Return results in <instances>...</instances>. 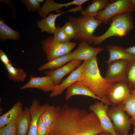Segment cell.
Segmentation results:
<instances>
[{"label":"cell","mask_w":135,"mask_h":135,"mask_svg":"<svg viewBox=\"0 0 135 135\" xmlns=\"http://www.w3.org/2000/svg\"><path fill=\"white\" fill-rule=\"evenodd\" d=\"M126 82L131 90L135 87V60L128 62Z\"/></svg>","instance_id":"cell-28"},{"label":"cell","mask_w":135,"mask_h":135,"mask_svg":"<svg viewBox=\"0 0 135 135\" xmlns=\"http://www.w3.org/2000/svg\"><path fill=\"white\" fill-rule=\"evenodd\" d=\"M49 105L47 104L40 105L36 99L32 101V104L28 107L31 114V121L27 135H37L38 119Z\"/></svg>","instance_id":"cell-15"},{"label":"cell","mask_w":135,"mask_h":135,"mask_svg":"<svg viewBox=\"0 0 135 135\" xmlns=\"http://www.w3.org/2000/svg\"><path fill=\"white\" fill-rule=\"evenodd\" d=\"M131 89L126 82L113 84L108 95L111 106H116L123 102L131 94Z\"/></svg>","instance_id":"cell-10"},{"label":"cell","mask_w":135,"mask_h":135,"mask_svg":"<svg viewBox=\"0 0 135 135\" xmlns=\"http://www.w3.org/2000/svg\"><path fill=\"white\" fill-rule=\"evenodd\" d=\"M74 59L73 52L54 58L42 64L37 69L39 71L48 69L52 70L60 68L65 65L66 63Z\"/></svg>","instance_id":"cell-20"},{"label":"cell","mask_w":135,"mask_h":135,"mask_svg":"<svg viewBox=\"0 0 135 135\" xmlns=\"http://www.w3.org/2000/svg\"><path fill=\"white\" fill-rule=\"evenodd\" d=\"M68 20L72 24L76 32L74 39L85 41L89 44L93 43V35L96 28L103 22L94 18L82 16L77 18L70 16Z\"/></svg>","instance_id":"cell-4"},{"label":"cell","mask_w":135,"mask_h":135,"mask_svg":"<svg viewBox=\"0 0 135 135\" xmlns=\"http://www.w3.org/2000/svg\"><path fill=\"white\" fill-rule=\"evenodd\" d=\"M128 62L120 60L108 64L104 79L111 83L126 82V73Z\"/></svg>","instance_id":"cell-8"},{"label":"cell","mask_w":135,"mask_h":135,"mask_svg":"<svg viewBox=\"0 0 135 135\" xmlns=\"http://www.w3.org/2000/svg\"><path fill=\"white\" fill-rule=\"evenodd\" d=\"M85 62V61H84L81 65L71 72L68 76L61 83L55 86L54 90L50 94V97L52 98L61 95L65 90L72 84L78 81L80 78Z\"/></svg>","instance_id":"cell-13"},{"label":"cell","mask_w":135,"mask_h":135,"mask_svg":"<svg viewBox=\"0 0 135 135\" xmlns=\"http://www.w3.org/2000/svg\"><path fill=\"white\" fill-rule=\"evenodd\" d=\"M42 116L44 124L48 133L53 127L55 120V106L49 105L42 113Z\"/></svg>","instance_id":"cell-25"},{"label":"cell","mask_w":135,"mask_h":135,"mask_svg":"<svg viewBox=\"0 0 135 135\" xmlns=\"http://www.w3.org/2000/svg\"><path fill=\"white\" fill-rule=\"evenodd\" d=\"M99 134L100 135H112L108 132L104 131L102 132Z\"/></svg>","instance_id":"cell-37"},{"label":"cell","mask_w":135,"mask_h":135,"mask_svg":"<svg viewBox=\"0 0 135 135\" xmlns=\"http://www.w3.org/2000/svg\"><path fill=\"white\" fill-rule=\"evenodd\" d=\"M125 50L129 54L135 57V46L125 48Z\"/></svg>","instance_id":"cell-35"},{"label":"cell","mask_w":135,"mask_h":135,"mask_svg":"<svg viewBox=\"0 0 135 135\" xmlns=\"http://www.w3.org/2000/svg\"><path fill=\"white\" fill-rule=\"evenodd\" d=\"M0 59L4 65L11 64L7 55L1 49L0 50Z\"/></svg>","instance_id":"cell-34"},{"label":"cell","mask_w":135,"mask_h":135,"mask_svg":"<svg viewBox=\"0 0 135 135\" xmlns=\"http://www.w3.org/2000/svg\"><path fill=\"white\" fill-rule=\"evenodd\" d=\"M83 8L81 6H79L77 8H74L72 9H70V10H69L68 11H66V12H76L77 11H81L83 9Z\"/></svg>","instance_id":"cell-36"},{"label":"cell","mask_w":135,"mask_h":135,"mask_svg":"<svg viewBox=\"0 0 135 135\" xmlns=\"http://www.w3.org/2000/svg\"><path fill=\"white\" fill-rule=\"evenodd\" d=\"M20 38L19 32L14 30L6 24L3 19L0 18V40L4 41L7 39L18 40Z\"/></svg>","instance_id":"cell-24"},{"label":"cell","mask_w":135,"mask_h":135,"mask_svg":"<svg viewBox=\"0 0 135 135\" xmlns=\"http://www.w3.org/2000/svg\"><path fill=\"white\" fill-rule=\"evenodd\" d=\"M109 106L101 101L95 102L89 106V110L96 115L98 118L103 131L112 135H118L115 131L107 114Z\"/></svg>","instance_id":"cell-9"},{"label":"cell","mask_w":135,"mask_h":135,"mask_svg":"<svg viewBox=\"0 0 135 135\" xmlns=\"http://www.w3.org/2000/svg\"><path fill=\"white\" fill-rule=\"evenodd\" d=\"M30 121V113L26 106L16 118V135H27Z\"/></svg>","instance_id":"cell-19"},{"label":"cell","mask_w":135,"mask_h":135,"mask_svg":"<svg viewBox=\"0 0 135 135\" xmlns=\"http://www.w3.org/2000/svg\"><path fill=\"white\" fill-rule=\"evenodd\" d=\"M107 48L110 54L109 58L105 61L108 64L118 60H124L128 62L135 60V57L127 53L123 48L109 45H107Z\"/></svg>","instance_id":"cell-17"},{"label":"cell","mask_w":135,"mask_h":135,"mask_svg":"<svg viewBox=\"0 0 135 135\" xmlns=\"http://www.w3.org/2000/svg\"><path fill=\"white\" fill-rule=\"evenodd\" d=\"M97 134V135H100L99 134Z\"/></svg>","instance_id":"cell-42"},{"label":"cell","mask_w":135,"mask_h":135,"mask_svg":"<svg viewBox=\"0 0 135 135\" xmlns=\"http://www.w3.org/2000/svg\"><path fill=\"white\" fill-rule=\"evenodd\" d=\"M66 89L65 97L66 100H68L74 96L80 95L88 96L102 102V100L88 88L76 82L72 84Z\"/></svg>","instance_id":"cell-18"},{"label":"cell","mask_w":135,"mask_h":135,"mask_svg":"<svg viewBox=\"0 0 135 135\" xmlns=\"http://www.w3.org/2000/svg\"><path fill=\"white\" fill-rule=\"evenodd\" d=\"M63 30L66 34L72 39H74L76 36L74 28L71 23L69 21L62 26Z\"/></svg>","instance_id":"cell-32"},{"label":"cell","mask_w":135,"mask_h":135,"mask_svg":"<svg viewBox=\"0 0 135 135\" xmlns=\"http://www.w3.org/2000/svg\"><path fill=\"white\" fill-rule=\"evenodd\" d=\"M131 93L135 94V87L131 90Z\"/></svg>","instance_id":"cell-40"},{"label":"cell","mask_w":135,"mask_h":135,"mask_svg":"<svg viewBox=\"0 0 135 135\" xmlns=\"http://www.w3.org/2000/svg\"><path fill=\"white\" fill-rule=\"evenodd\" d=\"M37 0L39 3L42 2L44 1V0Z\"/></svg>","instance_id":"cell-41"},{"label":"cell","mask_w":135,"mask_h":135,"mask_svg":"<svg viewBox=\"0 0 135 135\" xmlns=\"http://www.w3.org/2000/svg\"><path fill=\"white\" fill-rule=\"evenodd\" d=\"M110 3L108 0H94L85 9L80 11L81 14L94 18L99 11L104 9Z\"/></svg>","instance_id":"cell-23"},{"label":"cell","mask_w":135,"mask_h":135,"mask_svg":"<svg viewBox=\"0 0 135 135\" xmlns=\"http://www.w3.org/2000/svg\"><path fill=\"white\" fill-rule=\"evenodd\" d=\"M16 134L15 122L8 124L0 128V135H16Z\"/></svg>","instance_id":"cell-30"},{"label":"cell","mask_w":135,"mask_h":135,"mask_svg":"<svg viewBox=\"0 0 135 135\" xmlns=\"http://www.w3.org/2000/svg\"><path fill=\"white\" fill-rule=\"evenodd\" d=\"M45 2L38 12L39 16L42 18L47 16L50 12L53 11L59 12H60V10L62 7H67L72 5H75L79 6L84 3L88 1V0H75L66 3H58L55 2L53 0H46Z\"/></svg>","instance_id":"cell-16"},{"label":"cell","mask_w":135,"mask_h":135,"mask_svg":"<svg viewBox=\"0 0 135 135\" xmlns=\"http://www.w3.org/2000/svg\"><path fill=\"white\" fill-rule=\"evenodd\" d=\"M55 86L52 79L49 75L42 77L31 76L29 81L20 87L21 90L28 88H36L44 92L52 91Z\"/></svg>","instance_id":"cell-12"},{"label":"cell","mask_w":135,"mask_h":135,"mask_svg":"<svg viewBox=\"0 0 135 135\" xmlns=\"http://www.w3.org/2000/svg\"><path fill=\"white\" fill-rule=\"evenodd\" d=\"M54 125L48 135H96L103 131L93 112L64 104L55 106Z\"/></svg>","instance_id":"cell-1"},{"label":"cell","mask_w":135,"mask_h":135,"mask_svg":"<svg viewBox=\"0 0 135 135\" xmlns=\"http://www.w3.org/2000/svg\"><path fill=\"white\" fill-rule=\"evenodd\" d=\"M8 72L10 80L16 82H24L27 74L23 70L19 68H16L11 64L4 65Z\"/></svg>","instance_id":"cell-26"},{"label":"cell","mask_w":135,"mask_h":135,"mask_svg":"<svg viewBox=\"0 0 135 135\" xmlns=\"http://www.w3.org/2000/svg\"><path fill=\"white\" fill-rule=\"evenodd\" d=\"M135 10L131 0H118L110 3L104 9L100 10L94 17L96 20L108 24V21L113 16L126 12Z\"/></svg>","instance_id":"cell-7"},{"label":"cell","mask_w":135,"mask_h":135,"mask_svg":"<svg viewBox=\"0 0 135 135\" xmlns=\"http://www.w3.org/2000/svg\"><path fill=\"white\" fill-rule=\"evenodd\" d=\"M41 44L48 61L70 53L76 45L74 42L62 43L56 42L52 36L47 37L42 41Z\"/></svg>","instance_id":"cell-6"},{"label":"cell","mask_w":135,"mask_h":135,"mask_svg":"<svg viewBox=\"0 0 135 135\" xmlns=\"http://www.w3.org/2000/svg\"><path fill=\"white\" fill-rule=\"evenodd\" d=\"M21 2L29 11L38 12L41 8L40 3L37 0H22Z\"/></svg>","instance_id":"cell-31"},{"label":"cell","mask_w":135,"mask_h":135,"mask_svg":"<svg viewBox=\"0 0 135 135\" xmlns=\"http://www.w3.org/2000/svg\"><path fill=\"white\" fill-rule=\"evenodd\" d=\"M110 19L111 20L110 26L106 32L100 36L93 37L92 42L94 45L100 44L112 36H125L134 27L132 12L119 14Z\"/></svg>","instance_id":"cell-3"},{"label":"cell","mask_w":135,"mask_h":135,"mask_svg":"<svg viewBox=\"0 0 135 135\" xmlns=\"http://www.w3.org/2000/svg\"><path fill=\"white\" fill-rule=\"evenodd\" d=\"M48 132L44 124L42 115L38 121L37 135H48Z\"/></svg>","instance_id":"cell-33"},{"label":"cell","mask_w":135,"mask_h":135,"mask_svg":"<svg viewBox=\"0 0 135 135\" xmlns=\"http://www.w3.org/2000/svg\"><path fill=\"white\" fill-rule=\"evenodd\" d=\"M123 107L122 103L116 106H111L108 110L107 114L118 135H129L132 122Z\"/></svg>","instance_id":"cell-5"},{"label":"cell","mask_w":135,"mask_h":135,"mask_svg":"<svg viewBox=\"0 0 135 135\" xmlns=\"http://www.w3.org/2000/svg\"><path fill=\"white\" fill-rule=\"evenodd\" d=\"M132 124L133 125L134 127L133 132L130 135H135V121L132 122Z\"/></svg>","instance_id":"cell-38"},{"label":"cell","mask_w":135,"mask_h":135,"mask_svg":"<svg viewBox=\"0 0 135 135\" xmlns=\"http://www.w3.org/2000/svg\"><path fill=\"white\" fill-rule=\"evenodd\" d=\"M82 61L78 59H73L60 68L52 70H46L44 73L46 76H51L55 86H57L62 82V79L64 76L72 72L76 68L79 66Z\"/></svg>","instance_id":"cell-11"},{"label":"cell","mask_w":135,"mask_h":135,"mask_svg":"<svg viewBox=\"0 0 135 135\" xmlns=\"http://www.w3.org/2000/svg\"><path fill=\"white\" fill-rule=\"evenodd\" d=\"M65 12H66L64 11L56 14H50L46 17L37 21V26L43 31L49 34H54L56 28L55 22L56 18Z\"/></svg>","instance_id":"cell-22"},{"label":"cell","mask_w":135,"mask_h":135,"mask_svg":"<svg viewBox=\"0 0 135 135\" xmlns=\"http://www.w3.org/2000/svg\"><path fill=\"white\" fill-rule=\"evenodd\" d=\"M53 37L54 40L62 43L70 42L71 38L67 36L64 32L62 26H58L54 34Z\"/></svg>","instance_id":"cell-29"},{"label":"cell","mask_w":135,"mask_h":135,"mask_svg":"<svg viewBox=\"0 0 135 135\" xmlns=\"http://www.w3.org/2000/svg\"><path fill=\"white\" fill-rule=\"evenodd\" d=\"M98 60L96 56L85 61L80 78L76 82L86 86L104 104L109 106L111 104L108 95L113 84L107 81L101 76Z\"/></svg>","instance_id":"cell-2"},{"label":"cell","mask_w":135,"mask_h":135,"mask_svg":"<svg viewBox=\"0 0 135 135\" xmlns=\"http://www.w3.org/2000/svg\"><path fill=\"white\" fill-rule=\"evenodd\" d=\"M122 103L123 108L126 113L131 117L132 123L135 121V94H131Z\"/></svg>","instance_id":"cell-27"},{"label":"cell","mask_w":135,"mask_h":135,"mask_svg":"<svg viewBox=\"0 0 135 135\" xmlns=\"http://www.w3.org/2000/svg\"><path fill=\"white\" fill-rule=\"evenodd\" d=\"M23 111L22 104L16 102L12 107L0 117V128L11 123L15 122L17 117Z\"/></svg>","instance_id":"cell-21"},{"label":"cell","mask_w":135,"mask_h":135,"mask_svg":"<svg viewBox=\"0 0 135 135\" xmlns=\"http://www.w3.org/2000/svg\"><path fill=\"white\" fill-rule=\"evenodd\" d=\"M103 50L102 47H94L89 45L87 42L82 41L78 44L77 48L72 52L74 59L84 61L96 57L98 54Z\"/></svg>","instance_id":"cell-14"},{"label":"cell","mask_w":135,"mask_h":135,"mask_svg":"<svg viewBox=\"0 0 135 135\" xmlns=\"http://www.w3.org/2000/svg\"><path fill=\"white\" fill-rule=\"evenodd\" d=\"M131 2L132 6L135 10V0H131Z\"/></svg>","instance_id":"cell-39"}]
</instances>
